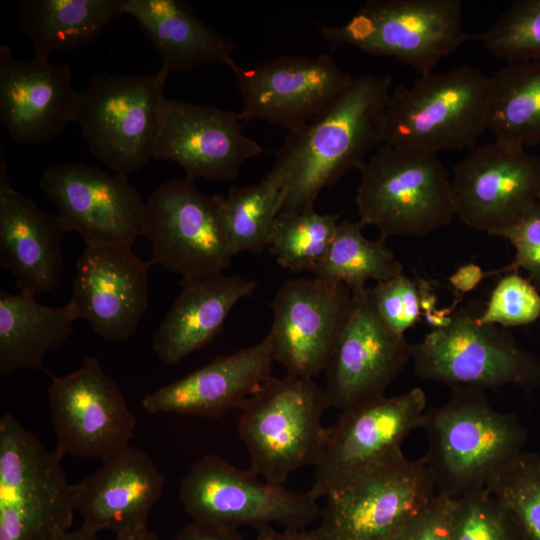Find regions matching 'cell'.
Masks as SVG:
<instances>
[{"instance_id": "cell-37", "label": "cell", "mask_w": 540, "mask_h": 540, "mask_svg": "<svg viewBox=\"0 0 540 540\" xmlns=\"http://www.w3.org/2000/svg\"><path fill=\"white\" fill-rule=\"evenodd\" d=\"M539 317L538 290L514 271L498 281L478 319L482 323L507 328L531 324Z\"/></svg>"}, {"instance_id": "cell-13", "label": "cell", "mask_w": 540, "mask_h": 540, "mask_svg": "<svg viewBox=\"0 0 540 540\" xmlns=\"http://www.w3.org/2000/svg\"><path fill=\"white\" fill-rule=\"evenodd\" d=\"M426 395L420 387L343 411L328 427L308 491L316 500L339 484L404 456L401 445L421 426Z\"/></svg>"}, {"instance_id": "cell-7", "label": "cell", "mask_w": 540, "mask_h": 540, "mask_svg": "<svg viewBox=\"0 0 540 540\" xmlns=\"http://www.w3.org/2000/svg\"><path fill=\"white\" fill-rule=\"evenodd\" d=\"M62 456L12 415L0 419V540H57L72 525Z\"/></svg>"}, {"instance_id": "cell-26", "label": "cell", "mask_w": 540, "mask_h": 540, "mask_svg": "<svg viewBox=\"0 0 540 540\" xmlns=\"http://www.w3.org/2000/svg\"><path fill=\"white\" fill-rule=\"evenodd\" d=\"M257 287L255 281L223 273L182 279L178 296L153 334L158 358L175 365L207 346L232 308Z\"/></svg>"}, {"instance_id": "cell-44", "label": "cell", "mask_w": 540, "mask_h": 540, "mask_svg": "<svg viewBox=\"0 0 540 540\" xmlns=\"http://www.w3.org/2000/svg\"><path fill=\"white\" fill-rule=\"evenodd\" d=\"M415 283L418 289L419 303L422 314L437 309V295L433 290L432 285L422 278H416Z\"/></svg>"}, {"instance_id": "cell-33", "label": "cell", "mask_w": 540, "mask_h": 540, "mask_svg": "<svg viewBox=\"0 0 540 540\" xmlns=\"http://www.w3.org/2000/svg\"><path fill=\"white\" fill-rule=\"evenodd\" d=\"M283 205L282 191L264 177L259 183L231 187L225 196V216L232 255L261 253L269 244Z\"/></svg>"}, {"instance_id": "cell-2", "label": "cell", "mask_w": 540, "mask_h": 540, "mask_svg": "<svg viewBox=\"0 0 540 540\" xmlns=\"http://www.w3.org/2000/svg\"><path fill=\"white\" fill-rule=\"evenodd\" d=\"M428 437L423 457L436 490L450 498L486 488L523 451L527 432L518 419L495 410L483 390L451 389L449 400L424 413Z\"/></svg>"}, {"instance_id": "cell-14", "label": "cell", "mask_w": 540, "mask_h": 540, "mask_svg": "<svg viewBox=\"0 0 540 540\" xmlns=\"http://www.w3.org/2000/svg\"><path fill=\"white\" fill-rule=\"evenodd\" d=\"M48 401L62 456L102 461L130 446L136 417L97 358L85 357L76 370L51 376Z\"/></svg>"}, {"instance_id": "cell-48", "label": "cell", "mask_w": 540, "mask_h": 540, "mask_svg": "<svg viewBox=\"0 0 540 540\" xmlns=\"http://www.w3.org/2000/svg\"><path fill=\"white\" fill-rule=\"evenodd\" d=\"M537 204L540 206V195H539Z\"/></svg>"}, {"instance_id": "cell-30", "label": "cell", "mask_w": 540, "mask_h": 540, "mask_svg": "<svg viewBox=\"0 0 540 540\" xmlns=\"http://www.w3.org/2000/svg\"><path fill=\"white\" fill-rule=\"evenodd\" d=\"M487 131L515 147L540 143V62L507 63L489 76Z\"/></svg>"}, {"instance_id": "cell-43", "label": "cell", "mask_w": 540, "mask_h": 540, "mask_svg": "<svg viewBox=\"0 0 540 540\" xmlns=\"http://www.w3.org/2000/svg\"><path fill=\"white\" fill-rule=\"evenodd\" d=\"M255 540H329L317 527L312 530L288 529L283 531L272 527L260 529Z\"/></svg>"}, {"instance_id": "cell-5", "label": "cell", "mask_w": 540, "mask_h": 540, "mask_svg": "<svg viewBox=\"0 0 540 540\" xmlns=\"http://www.w3.org/2000/svg\"><path fill=\"white\" fill-rule=\"evenodd\" d=\"M324 389L313 379L286 374L270 377L242 405L238 435L252 472L277 485L307 465L316 463L328 427Z\"/></svg>"}, {"instance_id": "cell-22", "label": "cell", "mask_w": 540, "mask_h": 540, "mask_svg": "<svg viewBox=\"0 0 540 540\" xmlns=\"http://www.w3.org/2000/svg\"><path fill=\"white\" fill-rule=\"evenodd\" d=\"M80 101L69 65L17 59L8 46L0 47V123L13 140L47 142L77 121Z\"/></svg>"}, {"instance_id": "cell-35", "label": "cell", "mask_w": 540, "mask_h": 540, "mask_svg": "<svg viewBox=\"0 0 540 540\" xmlns=\"http://www.w3.org/2000/svg\"><path fill=\"white\" fill-rule=\"evenodd\" d=\"M507 63L540 62V0H517L489 28L471 35Z\"/></svg>"}, {"instance_id": "cell-41", "label": "cell", "mask_w": 540, "mask_h": 540, "mask_svg": "<svg viewBox=\"0 0 540 540\" xmlns=\"http://www.w3.org/2000/svg\"><path fill=\"white\" fill-rule=\"evenodd\" d=\"M174 540H244L235 529L216 528L190 522L176 535Z\"/></svg>"}, {"instance_id": "cell-40", "label": "cell", "mask_w": 540, "mask_h": 540, "mask_svg": "<svg viewBox=\"0 0 540 540\" xmlns=\"http://www.w3.org/2000/svg\"><path fill=\"white\" fill-rule=\"evenodd\" d=\"M452 501L453 498L437 493L387 540H450Z\"/></svg>"}, {"instance_id": "cell-39", "label": "cell", "mask_w": 540, "mask_h": 540, "mask_svg": "<svg viewBox=\"0 0 540 540\" xmlns=\"http://www.w3.org/2000/svg\"><path fill=\"white\" fill-rule=\"evenodd\" d=\"M498 237L505 238L515 249V258L506 270L523 269L540 284V206H533L517 223Z\"/></svg>"}, {"instance_id": "cell-1", "label": "cell", "mask_w": 540, "mask_h": 540, "mask_svg": "<svg viewBox=\"0 0 540 540\" xmlns=\"http://www.w3.org/2000/svg\"><path fill=\"white\" fill-rule=\"evenodd\" d=\"M389 75L353 77L315 118L290 131L265 178L283 194L281 212L314 206L324 188L360 169L382 143Z\"/></svg>"}, {"instance_id": "cell-11", "label": "cell", "mask_w": 540, "mask_h": 540, "mask_svg": "<svg viewBox=\"0 0 540 540\" xmlns=\"http://www.w3.org/2000/svg\"><path fill=\"white\" fill-rule=\"evenodd\" d=\"M141 236L152 245V265L182 279L223 273L233 257L225 196L204 194L186 177L154 189L145 203Z\"/></svg>"}, {"instance_id": "cell-38", "label": "cell", "mask_w": 540, "mask_h": 540, "mask_svg": "<svg viewBox=\"0 0 540 540\" xmlns=\"http://www.w3.org/2000/svg\"><path fill=\"white\" fill-rule=\"evenodd\" d=\"M368 300L379 318L404 335L422 316L415 280L403 273L368 288Z\"/></svg>"}, {"instance_id": "cell-12", "label": "cell", "mask_w": 540, "mask_h": 540, "mask_svg": "<svg viewBox=\"0 0 540 540\" xmlns=\"http://www.w3.org/2000/svg\"><path fill=\"white\" fill-rule=\"evenodd\" d=\"M423 458L405 456L330 490L318 528L329 540H387L436 496Z\"/></svg>"}, {"instance_id": "cell-6", "label": "cell", "mask_w": 540, "mask_h": 540, "mask_svg": "<svg viewBox=\"0 0 540 540\" xmlns=\"http://www.w3.org/2000/svg\"><path fill=\"white\" fill-rule=\"evenodd\" d=\"M319 30L333 47L393 58L421 75L471 39L460 0H369L345 23Z\"/></svg>"}, {"instance_id": "cell-42", "label": "cell", "mask_w": 540, "mask_h": 540, "mask_svg": "<svg viewBox=\"0 0 540 540\" xmlns=\"http://www.w3.org/2000/svg\"><path fill=\"white\" fill-rule=\"evenodd\" d=\"M491 274L493 272H484L480 266L470 263L459 267L449 277V282L457 292L465 294L475 289L483 278Z\"/></svg>"}, {"instance_id": "cell-3", "label": "cell", "mask_w": 540, "mask_h": 540, "mask_svg": "<svg viewBox=\"0 0 540 540\" xmlns=\"http://www.w3.org/2000/svg\"><path fill=\"white\" fill-rule=\"evenodd\" d=\"M488 96L489 76L476 67L423 74L392 90L381 144L436 154L473 149L487 132Z\"/></svg>"}, {"instance_id": "cell-29", "label": "cell", "mask_w": 540, "mask_h": 540, "mask_svg": "<svg viewBox=\"0 0 540 540\" xmlns=\"http://www.w3.org/2000/svg\"><path fill=\"white\" fill-rule=\"evenodd\" d=\"M126 0H23L16 9L21 33L36 57L73 51L101 35L125 13Z\"/></svg>"}, {"instance_id": "cell-10", "label": "cell", "mask_w": 540, "mask_h": 540, "mask_svg": "<svg viewBox=\"0 0 540 540\" xmlns=\"http://www.w3.org/2000/svg\"><path fill=\"white\" fill-rule=\"evenodd\" d=\"M179 499L192 522L225 529L260 530L273 524L302 529L321 514L309 492L288 490L212 454L202 456L182 478Z\"/></svg>"}, {"instance_id": "cell-23", "label": "cell", "mask_w": 540, "mask_h": 540, "mask_svg": "<svg viewBox=\"0 0 540 540\" xmlns=\"http://www.w3.org/2000/svg\"><path fill=\"white\" fill-rule=\"evenodd\" d=\"M164 485L165 477L152 458L130 445L72 485L73 504L85 528L97 534H128L148 527Z\"/></svg>"}, {"instance_id": "cell-8", "label": "cell", "mask_w": 540, "mask_h": 540, "mask_svg": "<svg viewBox=\"0 0 540 540\" xmlns=\"http://www.w3.org/2000/svg\"><path fill=\"white\" fill-rule=\"evenodd\" d=\"M417 377L452 388L540 386V358L521 348L505 328L482 323L464 309L450 323L411 344Z\"/></svg>"}, {"instance_id": "cell-45", "label": "cell", "mask_w": 540, "mask_h": 540, "mask_svg": "<svg viewBox=\"0 0 540 540\" xmlns=\"http://www.w3.org/2000/svg\"><path fill=\"white\" fill-rule=\"evenodd\" d=\"M455 306H456V303H454L452 308H455ZM452 308L451 309H447V308L438 309L437 308L431 312L422 314V316L424 317L427 324L432 329H440L447 326L452 320V316L455 311Z\"/></svg>"}, {"instance_id": "cell-9", "label": "cell", "mask_w": 540, "mask_h": 540, "mask_svg": "<svg viewBox=\"0 0 540 540\" xmlns=\"http://www.w3.org/2000/svg\"><path fill=\"white\" fill-rule=\"evenodd\" d=\"M169 72L151 75L94 74L81 93L77 123L95 159L115 173L143 168L159 130L164 86Z\"/></svg>"}, {"instance_id": "cell-28", "label": "cell", "mask_w": 540, "mask_h": 540, "mask_svg": "<svg viewBox=\"0 0 540 540\" xmlns=\"http://www.w3.org/2000/svg\"><path fill=\"white\" fill-rule=\"evenodd\" d=\"M72 306L50 307L35 298L0 291V375L44 369L46 354L63 345L77 320Z\"/></svg>"}, {"instance_id": "cell-25", "label": "cell", "mask_w": 540, "mask_h": 540, "mask_svg": "<svg viewBox=\"0 0 540 540\" xmlns=\"http://www.w3.org/2000/svg\"><path fill=\"white\" fill-rule=\"evenodd\" d=\"M268 335L260 342L220 355L208 364L145 395L143 409L150 414L173 413L220 418L241 408L270 377L273 364Z\"/></svg>"}, {"instance_id": "cell-31", "label": "cell", "mask_w": 540, "mask_h": 540, "mask_svg": "<svg viewBox=\"0 0 540 540\" xmlns=\"http://www.w3.org/2000/svg\"><path fill=\"white\" fill-rule=\"evenodd\" d=\"M359 221L339 222L335 236L314 274L345 285L353 298L367 295V282L386 281L403 273L402 264L386 246L384 239H367Z\"/></svg>"}, {"instance_id": "cell-20", "label": "cell", "mask_w": 540, "mask_h": 540, "mask_svg": "<svg viewBox=\"0 0 540 540\" xmlns=\"http://www.w3.org/2000/svg\"><path fill=\"white\" fill-rule=\"evenodd\" d=\"M410 359L411 344L379 318L368 296L352 297L325 370L328 406L343 412L385 397Z\"/></svg>"}, {"instance_id": "cell-21", "label": "cell", "mask_w": 540, "mask_h": 540, "mask_svg": "<svg viewBox=\"0 0 540 540\" xmlns=\"http://www.w3.org/2000/svg\"><path fill=\"white\" fill-rule=\"evenodd\" d=\"M132 247L85 244L76 263L68 302L104 340L122 342L135 332L148 307V270Z\"/></svg>"}, {"instance_id": "cell-16", "label": "cell", "mask_w": 540, "mask_h": 540, "mask_svg": "<svg viewBox=\"0 0 540 540\" xmlns=\"http://www.w3.org/2000/svg\"><path fill=\"white\" fill-rule=\"evenodd\" d=\"M352 306L350 290L320 277L285 281L271 303L273 358L287 374L311 378L325 372Z\"/></svg>"}, {"instance_id": "cell-46", "label": "cell", "mask_w": 540, "mask_h": 540, "mask_svg": "<svg viewBox=\"0 0 540 540\" xmlns=\"http://www.w3.org/2000/svg\"><path fill=\"white\" fill-rule=\"evenodd\" d=\"M97 533L80 526L76 530H68L63 533L57 540H98Z\"/></svg>"}, {"instance_id": "cell-34", "label": "cell", "mask_w": 540, "mask_h": 540, "mask_svg": "<svg viewBox=\"0 0 540 540\" xmlns=\"http://www.w3.org/2000/svg\"><path fill=\"white\" fill-rule=\"evenodd\" d=\"M486 489L512 516L522 540H540V456L522 451L503 466Z\"/></svg>"}, {"instance_id": "cell-32", "label": "cell", "mask_w": 540, "mask_h": 540, "mask_svg": "<svg viewBox=\"0 0 540 540\" xmlns=\"http://www.w3.org/2000/svg\"><path fill=\"white\" fill-rule=\"evenodd\" d=\"M341 214H323L314 206L280 212L268 247L277 263L294 272H315L335 236Z\"/></svg>"}, {"instance_id": "cell-19", "label": "cell", "mask_w": 540, "mask_h": 540, "mask_svg": "<svg viewBox=\"0 0 540 540\" xmlns=\"http://www.w3.org/2000/svg\"><path fill=\"white\" fill-rule=\"evenodd\" d=\"M239 112L165 99L153 158L178 164L190 180H234L264 149L242 132Z\"/></svg>"}, {"instance_id": "cell-15", "label": "cell", "mask_w": 540, "mask_h": 540, "mask_svg": "<svg viewBox=\"0 0 540 540\" xmlns=\"http://www.w3.org/2000/svg\"><path fill=\"white\" fill-rule=\"evenodd\" d=\"M451 193L466 226L499 236L537 204L540 157L498 141L475 146L454 166Z\"/></svg>"}, {"instance_id": "cell-4", "label": "cell", "mask_w": 540, "mask_h": 540, "mask_svg": "<svg viewBox=\"0 0 540 540\" xmlns=\"http://www.w3.org/2000/svg\"><path fill=\"white\" fill-rule=\"evenodd\" d=\"M359 171L358 221L384 240L423 237L455 216L451 177L436 153L381 144Z\"/></svg>"}, {"instance_id": "cell-24", "label": "cell", "mask_w": 540, "mask_h": 540, "mask_svg": "<svg viewBox=\"0 0 540 540\" xmlns=\"http://www.w3.org/2000/svg\"><path fill=\"white\" fill-rule=\"evenodd\" d=\"M61 217L39 208L12 187L0 156V265L16 279L19 293L54 294L63 276Z\"/></svg>"}, {"instance_id": "cell-18", "label": "cell", "mask_w": 540, "mask_h": 540, "mask_svg": "<svg viewBox=\"0 0 540 540\" xmlns=\"http://www.w3.org/2000/svg\"><path fill=\"white\" fill-rule=\"evenodd\" d=\"M242 122L262 120L293 131L323 112L353 77L329 55L281 56L233 72Z\"/></svg>"}, {"instance_id": "cell-17", "label": "cell", "mask_w": 540, "mask_h": 540, "mask_svg": "<svg viewBox=\"0 0 540 540\" xmlns=\"http://www.w3.org/2000/svg\"><path fill=\"white\" fill-rule=\"evenodd\" d=\"M40 186L68 232H78L85 244L132 247L141 236L146 202L126 174L62 163L44 170Z\"/></svg>"}, {"instance_id": "cell-27", "label": "cell", "mask_w": 540, "mask_h": 540, "mask_svg": "<svg viewBox=\"0 0 540 540\" xmlns=\"http://www.w3.org/2000/svg\"><path fill=\"white\" fill-rule=\"evenodd\" d=\"M125 13L136 19L169 74L207 63L224 64L233 72L239 67L232 56L236 43L203 22L188 2L126 0Z\"/></svg>"}, {"instance_id": "cell-47", "label": "cell", "mask_w": 540, "mask_h": 540, "mask_svg": "<svg viewBox=\"0 0 540 540\" xmlns=\"http://www.w3.org/2000/svg\"><path fill=\"white\" fill-rule=\"evenodd\" d=\"M113 540H159L154 532L149 528H144L128 534L115 536Z\"/></svg>"}, {"instance_id": "cell-36", "label": "cell", "mask_w": 540, "mask_h": 540, "mask_svg": "<svg viewBox=\"0 0 540 540\" xmlns=\"http://www.w3.org/2000/svg\"><path fill=\"white\" fill-rule=\"evenodd\" d=\"M450 540H522L507 509L484 488L453 499Z\"/></svg>"}]
</instances>
